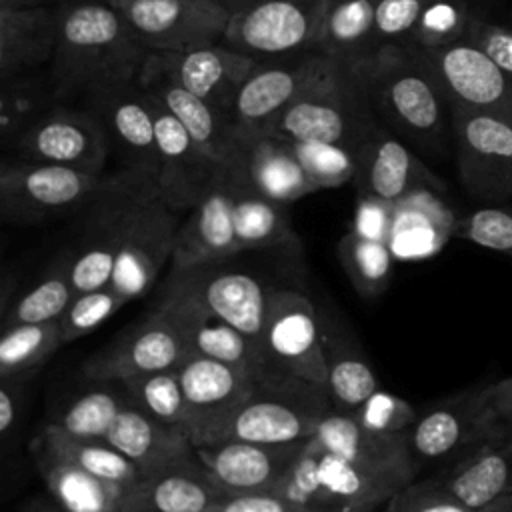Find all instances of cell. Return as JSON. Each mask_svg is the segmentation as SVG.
Here are the masks:
<instances>
[{"mask_svg": "<svg viewBox=\"0 0 512 512\" xmlns=\"http://www.w3.org/2000/svg\"><path fill=\"white\" fill-rule=\"evenodd\" d=\"M150 54L108 0L58 4V42L48 70L62 104L136 84Z\"/></svg>", "mask_w": 512, "mask_h": 512, "instance_id": "obj_1", "label": "cell"}, {"mask_svg": "<svg viewBox=\"0 0 512 512\" xmlns=\"http://www.w3.org/2000/svg\"><path fill=\"white\" fill-rule=\"evenodd\" d=\"M354 68L378 120L390 132L420 152H446L452 138L450 106L410 48L380 44Z\"/></svg>", "mask_w": 512, "mask_h": 512, "instance_id": "obj_2", "label": "cell"}, {"mask_svg": "<svg viewBox=\"0 0 512 512\" xmlns=\"http://www.w3.org/2000/svg\"><path fill=\"white\" fill-rule=\"evenodd\" d=\"M262 348L268 374L260 386L328 398L326 338L312 302L302 292L290 288L270 292Z\"/></svg>", "mask_w": 512, "mask_h": 512, "instance_id": "obj_3", "label": "cell"}, {"mask_svg": "<svg viewBox=\"0 0 512 512\" xmlns=\"http://www.w3.org/2000/svg\"><path fill=\"white\" fill-rule=\"evenodd\" d=\"M406 438L420 468L424 464L452 466L512 436L494 412L490 382H486L442 398L420 412Z\"/></svg>", "mask_w": 512, "mask_h": 512, "instance_id": "obj_4", "label": "cell"}, {"mask_svg": "<svg viewBox=\"0 0 512 512\" xmlns=\"http://www.w3.org/2000/svg\"><path fill=\"white\" fill-rule=\"evenodd\" d=\"M398 490L392 482L324 450L316 438H310L274 494L300 512H372Z\"/></svg>", "mask_w": 512, "mask_h": 512, "instance_id": "obj_5", "label": "cell"}, {"mask_svg": "<svg viewBox=\"0 0 512 512\" xmlns=\"http://www.w3.org/2000/svg\"><path fill=\"white\" fill-rule=\"evenodd\" d=\"M378 122L356 68L344 64L296 100L274 132L292 142L330 144L356 152Z\"/></svg>", "mask_w": 512, "mask_h": 512, "instance_id": "obj_6", "label": "cell"}, {"mask_svg": "<svg viewBox=\"0 0 512 512\" xmlns=\"http://www.w3.org/2000/svg\"><path fill=\"white\" fill-rule=\"evenodd\" d=\"M102 182L104 174L10 154L0 162V214L12 224H38L80 214Z\"/></svg>", "mask_w": 512, "mask_h": 512, "instance_id": "obj_7", "label": "cell"}, {"mask_svg": "<svg viewBox=\"0 0 512 512\" xmlns=\"http://www.w3.org/2000/svg\"><path fill=\"white\" fill-rule=\"evenodd\" d=\"M344 62L322 50L260 58L234 102L236 128L248 134L274 132L282 114Z\"/></svg>", "mask_w": 512, "mask_h": 512, "instance_id": "obj_8", "label": "cell"}, {"mask_svg": "<svg viewBox=\"0 0 512 512\" xmlns=\"http://www.w3.org/2000/svg\"><path fill=\"white\" fill-rule=\"evenodd\" d=\"M456 168L466 194L486 204L512 198V116L450 108Z\"/></svg>", "mask_w": 512, "mask_h": 512, "instance_id": "obj_9", "label": "cell"}, {"mask_svg": "<svg viewBox=\"0 0 512 512\" xmlns=\"http://www.w3.org/2000/svg\"><path fill=\"white\" fill-rule=\"evenodd\" d=\"M178 214L162 198L156 182L146 186L134 202L110 280V286L126 304L144 296L156 282L162 266L172 260L180 228Z\"/></svg>", "mask_w": 512, "mask_h": 512, "instance_id": "obj_10", "label": "cell"}, {"mask_svg": "<svg viewBox=\"0 0 512 512\" xmlns=\"http://www.w3.org/2000/svg\"><path fill=\"white\" fill-rule=\"evenodd\" d=\"M324 10L326 0H256L232 16L222 44L254 58L316 50Z\"/></svg>", "mask_w": 512, "mask_h": 512, "instance_id": "obj_11", "label": "cell"}, {"mask_svg": "<svg viewBox=\"0 0 512 512\" xmlns=\"http://www.w3.org/2000/svg\"><path fill=\"white\" fill-rule=\"evenodd\" d=\"M150 52L172 54L222 42L232 14L212 0H108Z\"/></svg>", "mask_w": 512, "mask_h": 512, "instance_id": "obj_12", "label": "cell"}, {"mask_svg": "<svg viewBox=\"0 0 512 512\" xmlns=\"http://www.w3.org/2000/svg\"><path fill=\"white\" fill-rule=\"evenodd\" d=\"M412 52L436 80L450 108L512 116V76L470 38Z\"/></svg>", "mask_w": 512, "mask_h": 512, "instance_id": "obj_13", "label": "cell"}, {"mask_svg": "<svg viewBox=\"0 0 512 512\" xmlns=\"http://www.w3.org/2000/svg\"><path fill=\"white\" fill-rule=\"evenodd\" d=\"M328 410L332 406L326 398L260 386L202 444L222 440L300 444L314 436L318 420Z\"/></svg>", "mask_w": 512, "mask_h": 512, "instance_id": "obj_14", "label": "cell"}, {"mask_svg": "<svg viewBox=\"0 0 512 512\" xmlns=\"http://www.w3.org/2000/svg\"><path fill=\"white\" fill-rule=\"evenodd\" d=\"M166 290L192 298L226 320L264 352L262 340L270 292H266L256 276L212 262L186 270H172Z\"/></svg>", "mask_w": 512, "mask_h": 512, "instance_id": "obj_15", "label": "cell"}, {"mask_svg": "<svg viewBox=\"0 0 512 512\" xmlns=\"http://www.w3.org/2000/svg\"><path fill=\"white\" fill-rule=\"evenodd\" d=\"M14 156L102 174L112 154L108 132L90 108L60 104L10 150Z\"/></svg>", "mask_w": 512, "mask_h": 512, "instance_id": "obj_16", "label": "cell"}, {"mask_svg": "<svg viewBox=\"0 0 512 512\" xmlns=\"http://www.w3.org/2000/svg\"><path fill=\"white\" fill-rule=\"evenodd\" d=\"M190 352L166 310L156 306L116 342L90 356L82 372L98 382H124L136 376L178 368Z\"/></svg>", "mask_w": 512, "mask_h": 512, "instance_id": "obj_17", "label": "cell"}, {"mask_svg": "<svg viewBox=\"0 0 512 512\" xmlns=\"http://www.w3.org/2000/svg\"><path fill=\"white\" fill-rule=\"evenodd\" d=\"M354 184L360 198L396 204L420 190L444 192V182L414 150L378 122L356 148Z\"/></svg>", "mask_w": 512, "mask_h": 512, "instance_id": "obj_18", "label": "cell"}, {"mask_svg": "<svg viewBox=\"0 0 512 512\" xmlns=\"http://www.w3.org/2000/svg\"><path fill=\"white\" fill-rule=\"evenodd\" d=\"M186 400V434L192 446L202 444L258 388V380L222 360L188 352L178 366Z\"/></svg>", "mask_w": 512, "mask_h": 512, "instance_id": "obj_19", "label": "cell"}, {"mask_svg": "<svg viewBox=\"0 0 512 512\" xmlns=\"http://www.w3.org/2000/svg\"><path fill=\"white\" fill-rule=\"evenodd\" d=\"M240 252L242 248L234 230L230 164L222 162L204 196L180 224L170 262L172 270H186L224 262Z\"/></svg>", "mask_w": 512, "mask_h": 512, "instance_id": "obj_20", "label": "cell"}, {"mask_svg": "<svg viewBox=\"0 0 512 512\" xmlns=\"http://www.w3.org/2000/svg\"><path fill=\"white\" fill-rule=\"evenodd\" d=\"M312 438L324 450L392 482L400 490L416 478L418 464L406 434H378L364 428L352 414L328 410L318 420Z\"/></svg>", "mask_w": 512, "mask_h": 512, "instance_id": "obj_21", "label": "cell"}, {"mask_svg": "<svg viewBox=\"0 0 512 512\" xmlns=\"http://www.w3.org/2000/svg\"><path fill=\"white\" fill-rule=\"evenodd\" d=\"M148 98L156 126V184L162 198L174 210H192L208 190L222 162L210 158L156 98L150 94Z\"/></svg>", "mask_w": 512, "mask_h": 512, "instance_id": "obj_22", "label": "cell"}, {"mask_svg": "<svg viewBox=\"0 0 512 512\" xmlns=\"http://www.w3.org/2000/svg\"><path fill=\"white\" fill-rule=\"evenodd\" d=\"M304 444L222 440L194 446V454L226 494H258L274 492Z\"/></svg>", "mask_w": 512, "mask_h": 512, "instance_id": "obj_23", "label": "cell"}, {"mask_svg": "<svg viewBox=\"0 0 512 512\" xmlns=\"http://www.w3.org/2000/svg\"><path fill=\"white\" fill-rule=\"evenodd\" d=\"M150 56L174 82L230 116L242 84L260 60L222 42L188 52H152Z\"/></svg>", "mask_w": 512, "mask_h": 512, "instance_id": "obj_24", "label": "cell"}, {"mask_svg": "<svg viewBox=\"0 0 512 512\" xmlns=\"http://www.w3.org/2000/svg\"><path fill=\"white\" fill-rule=\"evenodd\" d=\"M86 108L102 120L120 168L140 170L156 180V126L150 98L142 86L136 82L96 94L86 100Z\"/></svg>", "mask_w": 512, "mask_h": 512, "instance_id": "obj_25", "label": "cell"}, {"mask_svg": "<svg viewBox=\"0 0 512 512\" xmlns=\"http://www.w3.org/2000/svg\"><path fill=\"white\" fill-rule=\"evenodd\" d=\"M158 306L166 310L174 320L190 352H198L236 366L252 374L258 384L266 378L268 360L264 352L226 320L206 310L192 298L166 288Z\"/></svg>", "mask_w": 512, "mask_h": 512, "instance_id": "obj_26", "label": "cell"}, {"mask_svg": "<svg viewBox=\"0 0 512 512\" xmlns=\"http://www.w3.org/2000/svg\"><path fill=\"white\" fill-rule=\"evenodd\" d=\"M138 84L156 98L196 140V144L216 162H226L236 152L238 128L230 114L214 108L178 82H174L148 56L140 70Z\"/></svg>", "mask_w": 512, "mask_h": 512, "instance_id": "obj_27", "label": "cell"}, {"mask_svg": "<svg viewBox=\"0 0 512 512\" xmlns=\"http://www.w3.org/2000/svg\"><path fill=\"white\" fill-rule=\"evenodd\" d=\"M236 156L252 186L276 202L292 204L318 192L294 144L276 132L248 134L238 130Z\"/></svg>", "mask_w": 512, "mask_h": 512, "instance_id": "obj_28", "label": "cell"}, {"mask_svg": "<svg viewBox=\"0 0 512 512\" xmlns=\"http://www.w3.org/2000/svg\"><path fill=\"white\" fill-rule=\"evenodd\" d=\"M228 496L194 456L144 474L126 494L120 512H206Z\"/></svg>", "mask_w": 512, "mask_h": 512, "instance_id": "obj_29", "label": "cell"}, {"mask_svg": "<svg viewBox=\"0 0 512 512\" xmlns=\"http://www.w3.org/2000/svg\"><path fill=\"white\" fill-rule=\"evenodd\" d=\"M104 440L130 458L142 476L196 456L184 430L152 418L132 400L120 410Z\"/></svg>", "mask_w": 512, "mask_h": 512, "instance_id": "obj_30", "label": "cell"}, {"mask_svg": "<svg viewBox=\"0 0 512 512\" xmlns=\"http://www.w3.org/2000/svg\"><path fill=\"white\" fill-rule=\"evenodd\" d=\"M454 212L434 190H420L394 204L388 248L396 260L414 262L438 254L454 238Z\"/></svg>", "mask_w": 512, "mask_h": 512, "instance_id": "obj_31", "label": "cell"}, {"mask_svg": "<svg viewBox=\"0 0 512 512\" xmlns=\"http://www.w3.org/2000/svg\"><path fill=\"white\" fill-rule=\"evenodd\" d=\"M58 42V6L0 8V78L52 64Z\"/></svg>", "mask_w": 512, "mask_h": 512, "instance_id": "obj_32", "label": "cell"}, {"mask_svg": "<svg viewBox=\"0 0 512 512\" xmlns=\"http://www.w3.org/2000/svg\"><path fill=\"white\" fill-rule=\"evenodd\" d=\"M232 176L234 198V230L238 244L244 250H264L296 244L288 204L276 202L256 190L246 178L236 152L226 160Z\"/></svg>", "mask_w": 512, "mask_h": 512, "instance_id": "obj_33", "label": "cell"}, {"mask_svg": "<svg viewBox=\"0 0 512 512\" xmlns=\"http://www.w3.org/2000/svg\"><path fill=\"white\" fill-rule=\"evenodd\" d=\"M34 464L54 496L56 504L66 512H120L124 498L132 486H122L88 470L58 458L42 448L30 446Z\"/></svg>", "mask_w": 512, "mask_h": 512, "instance_id": "obj_34", "label": "cell"}, {"mask_svg": "<svg viewBox=\"0 0 512 512\" xmlns=\"http://www.w3.org/2000/svg\"><path fill=\"white\" fill-rule=\"evenodd\" d=\"M432 478L468 506L482 510L512 494V438L446 466Z\"/></svg>", "mask_w": 512, "mask_h": 512, "instance_id": "obj_35", "label": "cell"}, {"mask_svg": "<svg viewBox=\"0 0 512 512\" xmlns=\"http://www.w3.org/2000/svg\"><path fill=\"white\" fill-rule=\"evenodd\" d=\"M60 104L50 70L0 78V140L4 148L12 150L36 122Z\"/></svg>", "mask_w": 512, "mask_h": 512, "instance_id": "obj_36", "label": "cell"}, {"mask_svg": "<svg viewBox=\"0 0 512 512\" xmlns=\"http://www.w3.org/2000/svg\"><path fill=\"white\" fill-rule=\"evenodd\" d=\"M318 48L348 66L368 58L378 48L374 0H326Z\"/></svg>", "mask_w": 512, "mask_h": 512, "instance_id": "obj_37", "label": "cell"}, {"mask_svg": "<svg viewBox=\"0 0 512 512\" xmlns=\"http://www.w3.org/2000/svg\"><path fill=\"white\" fill-rule=\"evenodd\" d=\"M32 446L122 486H134L142 478L140 468L106 440L74 436L54 422L44 424Z\"/></svg>", "mask_w": 512, "mask_h": 512, "instance_id": "obj_38", "label": "cell"}, {"mask_svg": "<svg viewBox=\"0 0 512 512\" xmlns=\"http://www.w3.org/2000/svg\"><path fill=\"white\" fill-rule=\"evenodd\" d=\"M58 346H62L58 320L2 328L0 380L22 382L32 376Z\"/></svg>", "mask_w": 512, "mask_h": 512, "instance_id": "obj_39", "label": "cell"}, {"mask_svg": "<svg viewBox=\"0 0 512 512\" xmlns=\"http://www.w3.org/2000/svg\"><path fill=\"white\" fill-rule=\"evenodd\" d=\"M72 298L74 288L70 282V252H64L32 288L14 300L2 318V328L58 320Z\"/></svg>", "mask_w": 512, "mask_h": 512, "instance_id": "obj_40", "label": "cell"}, {"mask_svg": "<svg viewBox=\"0 0 512 512\" xmlns=\"http://www.w3.org/2000/svg\"><path fill=\"white\" fill-rule=\"evenodd\" d=\"M336 254L360 296L376 298L388 290L396 258L386 242L350 230L340 238Z\"/></svg>", "mask_w": 512, "mask_h": 512, "instance_id": "obj_41", "label": "cell"}, {"mask_svg": "<svg viewBox=\"0 0 512 512\" xmlns=\"http://www.w3.org/2000/svg\"><path fill=\"white\" fill-rule=\"evenodd\" d=\"M328 378L326 394L332 410L356 414L360 406L378 390V380L370 364L348 348L326 340Z\"/></svg>", "mask_w": 512, "mask_h": 512, "instance_id": "obj_42", "label": "cell"}, {"mask_svg": "<svg viewBox=\"0 0 512 512\" xmlns=\"http://www.w3.org/2000/svg\"><path fill=\"white\" fill-rule=\"evenodd\" d=\"M132 404L152 418L186 432L188 412L178 368L136 376L120 382Z\"/></svg>", "mask_w": 512, "mask_h": 512, "instance_id": "obj_43", "label": "cell"}, {"mask_svg": "<svg viewBox=\"0 0 512 512\" xmlns=\"http://www.w3.org/2000/svg\"><path fill=\"white\" fill-rule=\"evenodd\" d=\"M128 400L124 388H94L74 398L52 422L74 436L104 440Z\"/></svg>", "mask_w": 512, "mask_h": 512, "instance_id": "obj_44", "label": "cell"}, {"mask_svg": "<svg viewBox=\"0 0 512 512\" xmlns=\"http://www.w3.org/2000/svg\"><path fill=\"white\" fill-rule=\"evenodd\" d=\"M474 16L470 0H428L410 38L402 46L426 50L462 40L468 36Z\"/></svg>", "mask_w": 512, "mask_h": 512, "instance_id": "obj_45", "label": "cell"}, {"mask_svg": "<svg viewBox=\"0 0 512 512\" xmlns=\"http://www.w3.org/2000/svg\"><path fill=\"white\" fill-rule=\"evenodd\" d=\"M452 236L512 258V206L500 202L476 208L456 218Z\"/></svg>", "mask_w": 512, "mask_h": 512, "instance_id": "obj_46", "label": "cell"}, {"mask_svg": "<svg viewBox=\"0 0 512 512\" xmlns=\"http://www.w3.org/2000/svg\"><path fill=\"white\" fill-rule=\"evenodd\" d=\"M124 304H126L124 298L112 286L74 294L72 302L68 304L64 314L58 318L62 344H70L94 332L100 324H104L110 316H114Z\"/></svg>", "mask_w": 512, "mask_h": 512, "instance_id": "obj_47", "label": "cell"}, {"mask_svg": "<svg viewBox=\"0 0 512 512\" xmlns=\"http://www.w3.org/2000/svg\"><path fill=\"white\" fill-rule=\"evenodd\" d=\"M292 144L296 148V154L304 170L308 172L310 180L318 190L336 188L354 180L356 154L352 150L330 146V144H308V142H292Z\"/></svg>", "mask_w": 512, "mask_h": 512, "instance_id": "obj_48", "label": "cell"}, {"mask_svg": "<svg viewBox=\"0 0 512 512\" xmlns=\"http://www.w3.org/2000/svg\"><path fill=\"white\" fill-rule=\"evenodd\" d=\"M354 416L364 428L372 432L406 434L416 422L418 412L408 400L378 388Z\"/></svg>", "mask_w": 512, "mask_h": 512, "instance_id": "obj_49", "label": "cell"}, {"mask_svg": "<svg viewBox=\"0 0 512 512\" xmlns=\"http://www.w3.org/2000/svg\"><path fill=\"white\" fill-rule=\"evenodd\" d=\"M386 508L392 512H480L436 482L432 476L420 482H410L398 490Z\"/></svg>", "mask_w": 512, "mask_h": 512, "instance_id": "obj_50", "label": "cell"}, {"mask_svg": "<svg viewBox=\"0 0 512 512\" xmlns=\"http://www.w3.org/2000/svg\"><path fill=\"white\" fill-rule=\"evenodd\" d=\"M428 0H374L376 46L404 44Z\"/></svg>", "mask_w": 512, "mask_h": 512, "instance_id": "obj_51", "label": "cell"}, {"mask_svg": "<svg viewBox=\"0 0 512 512\" xmlns=\"http://www.w3.org/2000/svg\"><path fill=\"white\" fill-rule=\"evenodd\" d=\"M466 38L478 44L506 74L512 76V24L490 22L476 14Z\"/></svg>", "mask_w": 512, "mask_h": 512, "instance_id": "obj_52", "label": "cell"}, {"mask_svg": "<svg viewBox=\"0 0 512 512\" xmlns=\"http://www.w3.org/2000/svg\"><path fill=\"white\" fill-rule=\"evenodd\" d=\"M206 512H300L294 504L274 492L228 494Z\"/></svg>", "mask_w": 512, "mask_h": 512, "instance_id": "obj_53", "label": "cell"}, {"mask_svg": "<svg viewBox=\"0 0 512 512\" xmlns=\"http://www.w3.org/2000/svg\"><path fill=\"white\" fill-rule=\"evenodd\" d=\"M392 214H394V204L372 200V198H360V206H358V214L352 230L366 238L386 242L390 224H392Z\"/></svg>", "mask_w": 512, "mask_h": 512, "instance_id": "obj_54", "label": "cell"}, {"mask_svg": "<svg viewBox=\"0 0 512 512\" xmlns=\"http://www.w3.org/2000/svg\"><path fill=\"white\" fill-rule=\"evenodd\" d=\"M18 386L20 382L0 380V434L4 438H8L10 432L16 428V420L20 414Z\"/></svg>", "mask_w": 512, "mask_h": 512, "instance_id": "obj_55", "label": "cell"}, {"mask_svg": "<svg viewBox=\"0 0 512 512\" xmlns=\"http://www.w3.org/2000/svg\"><path fill=\"white\" fill-rule=\"evenodd\" d=\"M490 400L498 420L512 436V376L490 382Z\"/></svg>", "mask_w": 512, "mask_h": 512, "instance_id": "obj_56", "label": "cell"}, {"mask_svg": "<svg viewBox=\"0 0 512 512\" xmlns=\"http://www.w3.org/2000/svg\"><path fill=\"white\" fill-rule=\"evenodd\" d=\"M52 0H0V8H36L50 6Z\"/></svg>", "mask_w": 512, "mask_h": 512, "instance_id": "obj_57", "label": "cell"}, {"mask_svg": "<svg viewBox=\"0 0 512 512\" xmlns=\"http://www.w3.org/2000/svg\"><path fill=\"white\" fill-rule=\"evenodd\" d=\"M212 2L220 4L222 8H226V10H228V12L234 16L236 12H240V10L248 8L250 4H254L256 0H212Z\"/></svg>", "mask_w": 512, "mask_h": 512, "instance_id": "obj_58", "label": "cell"}, {"mask_svg": "<svg viewBox=\"0 0 512 512\" xmlns=\"http://www.w3.org/2000/svg\"><path fill=\"white\" fill-rule=\"evenodd\" d=\"M480 512H512V494L498 498L496 502L488 504V506L482 508Z\"/></svg>", "mask_w": 512, "mask_h": 512, "instance_id": "obj_59", "label": "cell"}, {"mask_svg": "<svg viewBox=\"0 0 512 512\" xmlns=\"http://www.w3.org/2000/svg\"><path fill=\"white\" fill-rule=\"evenodd\" d=\"M28 512H66L62 506H34V508H30Z\"/></svg>", "mask_w": 512, "mask_h": 512, "instance_id": "obj_60", "label": "cell"}, {"mask_svg": "<svg viewBox=\"0 0 512 512\" xmlns=\"http://www.w3.org/2000/svg\"><path fill=\"white\" fill-rule=\"evenodd\" d=\"M386 512H392V510H388V508H386Z\"/></svg>", "mask_w": 512, "mask_h": 512, "instance_id": "obj_61", "label": "cell"}]
</instances>
